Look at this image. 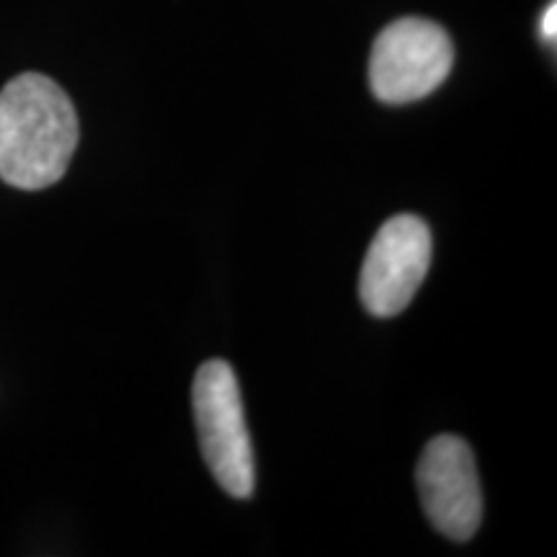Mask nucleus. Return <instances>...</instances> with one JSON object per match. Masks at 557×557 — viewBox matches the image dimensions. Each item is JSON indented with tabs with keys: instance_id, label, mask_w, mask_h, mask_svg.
I'll return each mask as SVG.
<instances>
[{
	"instance_id": "423d86ee",
	"label": "nucleus",
	"mask_w": 557,
	"mask_h": 557,
	"mask_svg": "<svg viewBox=\"0 0 557 557\" xmlns=\"http://www.w3.org/2000/svg\"><path fill=\"white\" fill-rule=\"evenodd\" d=\"M557 37V5L549 3V9L542 16V39L555 41Z\"/></svg>"
},
{
	"instance_id": "20e7f679",
	"label": "nucleus",
	"mask_w": 557,
	"mask_h": 557,
	"mask_svg": "<svg viewBox=\"0 0 557 557\" xmlns=\"http://www.w3.org/2000/svg\"><path fill=\"white\" fill-rule=\"evenodd\" d=\"M431 267V230L416 214H395L377 230L359 274V297L374 318L403 312Z\"/></svg>"
},
{
	"instance_id": "7ed1b4c3",
	"label": "nucleus",
	"mask_w": 557,
	"mask_h": 557,
	"mask_svg": "<svg viewBox=\"0 0 557 557\" xmlns=\"http://www.w3.org/2000/svg\"><path fill=\"white\" fill-rule=\"evenodd\" d=\"M451 65L455 47L442 26L426 18H398L374 39L369 86L382 103H413L434 94Z\"/></svg>"
},
{
	"instance_id": "39448f33",
	"label": "nucleus",
	"mask_w": 557,
	"mask_h": 557,
	"mask_svg": "<svg viewBox=\"0 0 557 557\" xmlns=\"http://www.w3.org/2000/svg\"><path fill=\"white\" fill-rule=\"evenodd\" d=\"M416 485L436 532L455 542L475 537L483 521V491L470 444L455 434L434 436L418 459Z\"/></svg>"
},
{
	"instance_id": "f03ea898",
	"label": "nucleus",
	"mask_w": 557,
	"mask_h": 557,
	"mask_svg": "<svg viewBox=\"0 0 557 557\" xmlns=\"http://www.w3.org/2000/svg\"><path fill=\"white\" fill-rule=\"evenodd\" d=\"M191 406L201 455L212 478L233 498H250L256 487L253 444L243 413L238 377L225 359H209L197 369Z\"/></svg>"
},
{
	"instance_id": "f257e3e1",
	"label": "nucleus",
	"mask_w": 557,
	"mask_h": 557,
	"mask_svg": "<svg viewBox=\"0 0 557 557\" xmlns=\"http://www.w3.org/2000/svg\"><path fill=\"white\" fill-rule=\"evenodd\" d=\"M78 114L58 83L21 73L0 90V181L41 191L65 176L78 148Z\"/></svg>"
}]
</instances>
